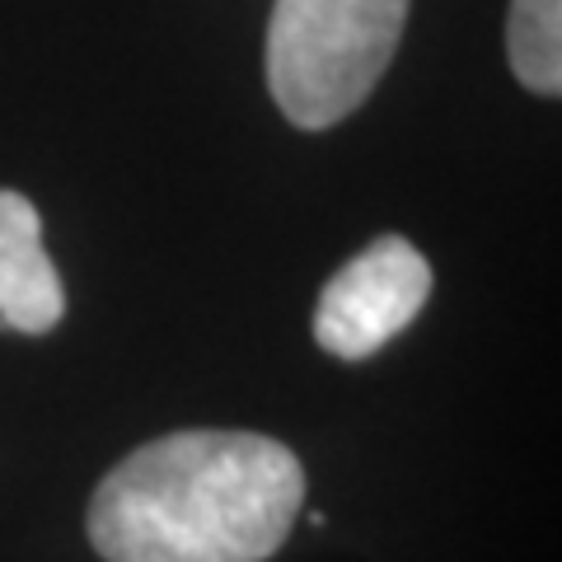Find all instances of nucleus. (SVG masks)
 Instances as JSON below:
<instances>
[{"instance_id": "obj_1", "label": "nucleus", "mask_w": 562, "mask_h": 562, "mask_svg": "<svg viewBox=\"0 0 562 562\" xmlns=\"http://www.w3.org/2000/svg\"><path fill=\"white\" fill-rule=\"evenodd\" d=\"M305 502L301 460L254 431H173L132 450L90 502L103 562H268Z\"/></svg>"}, {"instance_id": "obj_2", "label": "nucleus", "mask_w": 562, "mask_h": 562, "mask_svg": "<svg viewBox=\"0 0 562 562\" xmlns=\"http://www.w3.org/2000/svg\"><path fill=\"white\" fill-rule=\"evenodd\" d=\"M408 0H277L268 90L286 122L324 132L361 109L390 70Z\"/></svg>"}, {"instance_id": "obj_3", "label": "nucleus", "mask_w": 562, "mask_h": 562, "mask_svg": "<svg viewBox=\"0 0 562 562\" xmlns=\"http://www.w3.org/2000/svg\"><path fill=\"white\" fill-rule=\"evenodd\" d=\"M431 295V262L403 235H380L347 258L314 305V342L338 361H366L408 328Z\"/></svg>"}, {"instance_id": "obj_4", "label": "nucleus", "mask_w": 562, "mask_h": 562, "mask_svg": "<svg viewBox=\"0 0 562 562\" xmlns=\"http://www.w3.org/2000/svg\"><path fill=\"white\" fill-rule=\"evenodd\" d=\"M66 314L61 277L43 249V216L24 192L0 188V328L47 333Z\"/></svg>"}, {"instance_id": "obj_5", "label": "nucleus", "mask_w": 562, "mask_h": 562, "mask_svg": "<svg viewBox=\"0 0 562 562\" xmlns=\"http://www.w3.org/2000/svg\"><path fill=\"white\" fill-rule=\"evenodd\" d=\"M506 57L525 90L543 99L562 94V0H512Z\"/></svg>"}]
</instances>
